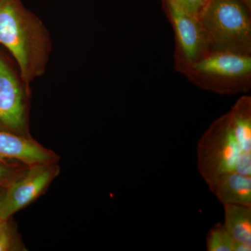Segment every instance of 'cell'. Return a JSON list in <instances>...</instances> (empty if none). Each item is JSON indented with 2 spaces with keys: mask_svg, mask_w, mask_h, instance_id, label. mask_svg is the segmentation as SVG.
Listing matches in <instances>:
<instances>
[{
  "mask_svg": "<svg viewBox=\"0 0 251 251\" xmlns=\"http://www.w3.org/2000/svg\"><path fill=\"white\" fill-rule=\"evenodd\" d=\"M0 45L29 83L45 74L52 51L50 34L21 0H0Z\"/></svg>",
  "mask_w": 251,
  "mask_h": 251,
  "instance_id": "obj_1",
  "label": "cell"
},
{
  "mask_svg": "<svg viewBox=\"0 0 251 251\" xmlns=\"http://www.w3.org/2000/svg\"><path fill=\"white\" fill-rule=\"evenodd\" d=\"M190 64L193 72L204 76L222 79H239L251 73L249 54L231 51H211Z\"/></svg>",
  "mask_w": 251,
  "mask_h": 251,
  "instance_id": "obj_7",
  "label": "cell"
},
{
  "mask_svg": "<svg viewBox=\"0 0 251 251\" xmlns=\"http://www.w3.org/2000/svg\"><path fill=\"white\" fill-rule=\"evenodd\" d=\"M6 221H7V219H0V233H1V231L3 230L5 226H6Z\"/></svg>",
  "mask_w": 251,
  "mask_h": 251,
  "instance_id": "obj_18",
  "label": "cell"
},
{
  "mask_svg": "<svg viewBox=\"0 0 251 251\" xmlns=\"http://www.w3.org/2000/svg\"><path fill=\"white\" fill-rule=\"evenodd\" d=\"M251 246L248 245L244 243L234 242L233 247H232V251H251Z\"/></svg>",
  "mask_w": 251,
  "mask_h": 251,
  "instance_id": "obj_16",
  "label": "cell"
},
{
  "mask_svg": "<svg viewBox=\"0 0 251 251\" xmlns=\"http://www.w3.org/2000/svg\"><path fill=\"white\" fill-rule=\"evenodd\" d=\"M208 186L223 204L251 206V176L237 173H225Z\"/></svg>",
  "mask_w": 251,
  "mask_h": 251,
  "instance_id": "obj_9",
  "label": "cell"
},
{
  "mask_svg": "<svg viewBox=\"0 0 251 251\" xmlns=\"http://www.w3.org/2000/svg\"><path fill=\"white\" fill-rule=\"evenodd\" d=\"M209 1V0H207V1ZM239 1H242L243 4L245 5L247 7L249 8V9H251V0H239Z\"/></svg>",
  "mask_w": 251,
  "mask_h": 251,
  "instance_id": "obj_19",
  "label": "cell"
},
{
  "mask_svg": "<svg viewBox=\"0 0 251 251\" xmlns=\"http://www.w3.org/2000/svg\"><path fill=\"white\" fill-rule=\"evenodd\" d=\"M238 140L244 151L251 153V98L243 97L229 112Z\"/></svg>",
  "mask_w": 251,
  "mask_h": 251,
  "instance_id": "obj_11",
  "label": "cell"
},
{
  "mask_svg": "<svg viewBox=\"0 0 251 251\" xmlns=\"http://www.w3.org/2000/svg\"><path fill=\"white\" fill-rule=\"evenodd\" d=\"M6 188H7L0 187V213H1L3 202H4L5 193H6Z\"/></svg>",
  "mask_w": 251,
  "mask_h": 251,
  "instance_id": "obj_17",
  "label": "cell"
},
{
  "mask_svg": "<svg viewBox=\"0 0 251 251\" xmlns=\"http://www.w3.org/2000/svg\"><path fill=\"white\" fill-rule=\"evenodd\" d=\"M233 243V239L221 223L213 226L206 234L208 251H232Z\"/></svg>",
  "mask_w": 251,
  "mask_h": 251,
  "instance_id": "obj_12",
  "label": "cell"
},
{
  "mask_svg": "<svg viewBox=\"0 0 251 251\" xmlns=\"http://www.w3.org/2000/svg\"><path fill=\"white\" fill-rule=\"evenodd\" d=\"M0 158L21 162L28 166L59 162V156L32 136L0 130Z\"/></svg>",
  "mask_w": 251,
  "mask_h": 251,
  "instance_id": "obj_8",
  "label": "cell"
},
{
  "mask_svg": "<svg viewBox=\"0 0 251 251\" xmlns=\"http://www.w3.org/2000/svg\"><path fill=\"white\" fill-rule=\"evenodd\" d=\"M224 226L234 242L251 246V206L224 204Z\"/></svg>",
  "mask_w": 251,
  "mask_h": 251,
  "instance_id": "obj_10",
  "label": "cell"
},
{
  "mask_svg": "<svg viewBox=\"0 0 251 251\" xmlns=\"http://www.w3.org/2000/svg\"><path fill=\"white\" fill-rule=\"evenodd\" d=\"M27 251V247L21 239L17 226L13 217L9 218L0 233V251Z\"/></svg>",
  "mask_w": 251,
  "mask_h": 251,
  "instance_id": "obj_13",
  "label": "cell"
},
{
  "mask_svg": "<svg viewBox=\"0 0 251 251\" xmlns=\"http://www.w3.org/2000/svg\"><path fill=\"white\" fill-rule=\"evenodd\" d=\"M30 83L10 54L0 50V130L32 136L29 126Z\"/></svg>",
  "mask_w": 251,
  "mask_h": 251,
  "instance_id": "obj_4",
  "label": "cell"
},
{
  "mask_svg": "<svg viewBox=\"0 0 251 251\" xmlns=\"http://www.w3.org/2000/svg\"><path fill=\"white\" fill-rule=\"evenodd\" d=\"M190 14L198 16L204 9L207 0H170Z\"/></svg>",
  "mask_w": 251,
  "mask_h": 251,
  "instance_id": "obj_15",
  "label": "cell"
},
{
  "mask_svg": "<svg viewBox=\"0 0 251 251\" xmlns=\"http://www.w3.org/2000/svg\"><path fill=\"white\" fill-rule=\"evenodd\" d=\"M239 0H209L198 18L209 49L249 54L251 21Z\"/></svg>",
  "mask_w": 251,
  "mask_h": 251,
  "instance_id": "obj_3",
  "label": "cell"
},
{
  "mask_svg": "<svg viewBox=\"0 0 251 251\" xmlns=\"http://www.w3.org/2000/svg\"><path fill=\"white\" fill-rule=\"evenodd\" d=\"M197 153L198 171L207 185L225 173L251 176V153L241 146L229 112L214 122L201 137Z\"/></svg>",
  "mask_w": 251,
  "mask_h": 251,
  "instance_id": "obj_2",
  "label": "cell"
},
{
  "mask_svg": "<svg viewBox=\"0 0 251 251\" xmlns=\"http://www.w3.org/2000/svg\"><path fill=\"white\" fill-rule=\"evenodd\" d=\"M29 167L21 162L0 158V187H9L27 171Z\"/></svg>",
  "mask_w": 251,
  "mask_h": 251,
  "instance_id": "obj_14",
  "label": "cell"
},
{
  "mask_svg": "<svg viewBox=\"0 0 251 251\" xmlns=\"http://www.w3.org/2000/svg\"><path fill=\"white\" fill-rule=\"evenodd\" d=\"M166 1L181 53L190 65L209 52L204 31L198 16L170 0Z\"/></svg>",
  "mask_w": 251,
  "mask_h": 251,
  "instance_id": "obj_6",
  "label": "cell"
},
{
  "mask_svg": "<svg viewBox=\"0 0 251 251\" xmlns=\"http://www.w3.org/2000/svg\"><path fill=\"white\" fill-rule=\"evenodd\" d=\"M60 173L58 162L33 165L6 188L0 219L13 217L46 192Z\"/></svg>",
  "mask_w": 251,
  "mask_h": 251,
  "instance_id": "obj_5",
  "label": "cell"
}]
</instances>
